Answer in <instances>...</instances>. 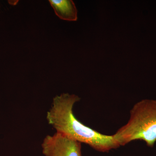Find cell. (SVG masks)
<instances>
[{
	"label": "cell",
	"instance_id": "obj_1",
	"mask_svg": "<svg viewBox=\"0 0 156 156\" xmlns=\"http://www.w3.org/2000/svg\"><path fill=\"white\" fill-rule=\"evenodd\" d=\"M80 100L77 95L69 93L54 97L51 108L47 113L48 124L56 132L88 144L98 151L106 152L119 147L113 135L101 134L85 126L76 118L73 107Z\"/></svg>",
	"mask_w": 156,
	"mask_h": 156
},
{
	"label": "cell",
	"instance_id": "obj_2",
	"mask_svg": "<svg viewBox=\"0 0 156 156\" xmlns=\"http://www.w3.org/2000/svg\"><path fill=\"white\" fill-rule=\"evenodd\" d=\"M113 136L120 146L141 140L152 147L156 142V100L143 99L135 104L128 122Z\"/></svg>",
	"mask_w": 156,
	"mask_h": 156
},
{
	"label": "cell",
	"instance_id": "obj_3",
	"mask_svg": "<svg viewBox=\"0 0 156 156\" xmlns=\"http://www.w3.org/2000/svg\"><path fill=\"white\" fill-rule=\"evenodd\" d=\"M81 144L56 132L45 137L41 145L42 152L45 156H82Z\"/></svg>",
	"mask_w": 156,
	"mask_h": 156
},
{
	"label": "cell",
	"instance_id": "obj_4",
	"mask_svg": "<svg viewBox=\"0 0 156 156\" xmlns=\"http://www.w3.org/2000/svg\"><path fill=\"white\" fill-rule=\"evenodd\" d=\"M55 14L60 19L68 21H76L77 10L71 0H49Z\"/></svg>",
	"mask_w": 156,
	"mask_h": 156
}]
</instances>
